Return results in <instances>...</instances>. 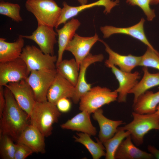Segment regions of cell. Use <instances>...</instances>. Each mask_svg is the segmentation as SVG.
Returning <instances> with one entry per match:
<instances>
[{"instance_id":"obj_1","label":"cell","mask_w":159,"mask_h":159,"mask_svg":"<svg viewBox=\"0 0 159 159\" xmlns=\"http://www.w3.org/2000/svg\"><path fill=\"white\" fill-rule=\"evenodd\" d=\"M5 104L0 117V134L6 135L17 141L20 134L29 124V115L19 106L12 93L4 88Z\"/></svg>"},{"instance_id":"obj_2","label":"cell","mask_w":159,"mask_h":159,"mask_svg":"<svg viewBox=\"0 0 159 159\" xmlns=\"http://www.w3.org/2000/svg\"><path fill=\"white\" fill-rule=\"evenodd\" d=\"M61 115L56 105L48 101L36 102L29 115L30 124L45 137L51 135L53 125Z\"/></svg>"},{"instance_id":"obj_3","label":"cell","mask_w":159,"mask_h":159,"mask_svg":"<svg viewBox=\"0 0 159 159\" xmlns=\"http://www.w3.org/2000/svg\"><path fill=\"white\" fill-rule=\"evenodd\" d=\"M132 120L117 129L129 131L133 142L137 146L143 142L145 135L152 130H159V114H141L132 112Z\"/></svg>"},{"instance_id":"obj_4","label":"cell","mask_w":159,"mask_h":159,"mask_svg":"<svg viewBox=\"0 0 159 159\" xmlns=\"http://www.w3.org/2000/svg\"><path fill=\"white\" fill-rule=\"evenodd\" d=\"M26 9L36 18L38 24L55 27L62 8L54 0H27Z\"/></svg>"},{"instance_id":"obj_5","label":"cell","mask_w":159,"mask_h":159,"mask_svg":"<svg viewBox=\"0 0 159 159\" xmlns=\"http://www.w3.org/2000/svg\"><path fill=\"white\" fill-rule=\"evenodd\" d=\"M118 94L106 87L97 86L91 89L80 98L79 109L90 114L102 106L116 101Z\"/></svg>"},{"instance_id":"obj_6","label":"cell","mask_w":159,"mask_h":159,"mask_svg":"<svg viewBox=\"0 0 159 159\" xmlns=\"http://www.w3.org/2000/svg\"><path fill=\"white\" fill-rule=\"evenodd\" d=\"M20 58L25 62L30 72L57 69V56L45 54L34 45H27L24 47Z\"/></svg>"},{"instance_id":"obj_7","label":"cell","mask_w":159,"mask_h":159,"mask_svg":"<svg viewBox=\"0 0 159 159\" xmlns=\"http://www.w3.org/2000/svg\"><path fill=\"white\" fill-rule=\"evenodd\" d=\"M57 74V69L30 72L26 81L32 88L37 102L47 101L48 90Z\"/></svg>"},{"instance_id":"obj_8","label":"cell","mask_w":159,"mask_h":159,"mask_svg":"<svg viewBox=\"0 0 159 159\" xmlns=\"http://www.w3.org/2000/svg\"><path fill=\"white\" fill-rule=\"evenodd\" d=\"M30 73L26 63L20 57L5 62H0V86L9 83L26 80Z\"/></svg>"},{"instance_id":"obj_9","label":"cell","mask_w":159,"mask_h":159,"mask_svg":"<svg viewBox=\"0 0 159 159\" xmlns=\"http://www.w3.org/2000/svg\"><path fill=\"white\" fill-rule=\"evenodd\" d=\"M5 87L10 90L19 106L29 116L37 101L26 80L9 83Z\"/></svg>"},{"instance_id":"obj_10","label":"cell","mask_w":159,"mask_h":159,"mask_svg":"<svg viewBox=\"0 0 159 159\" xmlns=\"http://www.w3.org/2000/svg\"><path fill=\"white\" fill-rule=\"evenodd\" d=\"M53 27L38 24L37 29L30 35H19L22 37L33 40L39 46L41 51L45 54L54 55V47L57 43V32Z\"/></svg>"},{"instance_id":"obj_11","label":"cell","mask_w":159,"mask_h":159,"mask_svg":"<svg viewBox=\"0 0 159 159\" xmlns=\"http://www.w3.org/2000/svg\"><path fill=\"white\" fill-rule=\"evenodd\" d=\"M119 0H99L90 4L74 6L69 5L65 1H64L62 3L63 7L55 27L57 29L60 25L65 24L69 19L76 16L80 12L95 6H103L105 8L104 13L106 14L109 13L113 7L119 5Z\"/></svg>"},{"instance_id":"obj_12","label":"cell","mask_w":159,"mask_h":159,"mask_svg":"<svg viewBox=\"0 0 159 159\" xmlns=\"http://www.w3.org/2000/svg\"><path fill=\"white\" fill-rule=\"evenodd\" d=\"M100 39L96 33L93 36L89 37H82L75 33L67 45L65 51L73 54L80 68L81 63L90 53L92 47Z\"/></svg>"},{"instance_id":"obj_13","label":"cell","mask_w":159,"mask_h":159,"mask_svg":"<svg viewBox=\"0 0 159 159\" xmlns=\"http://www.w3.org/2000/svg\"><path fill=\"white\" fill-rule=\"evenodd\" d=\"M108 67L111 68L119 82V87L115 90L118 94L117 101L119 103L125 102L129 92L138 82L140 74L138 71L133 73L124 72L113 65Z\"/></svg>"},{"instance_id":"obj_14","label":"cell","mask_w":159,"mask_h":159,"mask_svg":"<svg viewBox=\"0 0 159 159\" xmlns=\"http://www.w3.org/2000/svg\"><path fill=\"white\" fill-rule=\"evenodd\" d=\"M145 20L142 18L137 24L130 27H118L106 25L100 27V30L103 34V37L106 38L112 35L120 34L128 35L140 41L151 49L156 50L151 45L145 35L144 31Z\"/></svg>"},{"instance_id":"obj_15","label":"cell","mask_w":159,"mask_h":159,"mask_svg":"<svg viewBox=\"0 0 159 159\" xmlns=\"http://www.w3.org/2000/svg\"><path fill=\"white\" fill-rule=\"evenodd\" d=\"M104 59L102 54L93 55L90 53L81 63L74 95L72 99L75 104L79 102L81 97L91 88V85L88 83L86 80V72L87 68L93 63L102 62Z\"/></svg>"},{"instance_id":"obj_16","label":"cell","mask_w":159,"mask_h":159,"mask_svg":"<svg viewBox=\"0 0 159 159\" xmlns=\"http://www.w3.org/2000/svg\"><path fill=\"white\" fill-rule=\"evenodd\" d=\"M100 41L104 45L105 51L109 55L108 59L105 62L107 67L110 65L117 66L123 71L131 72L135 67L139 66L141 56H137L131 54L127 55L119 54L113 51L103 40L100 39Z\"/></svg>"},{"instance_id":"obj_17","label":"cell","mask_w":159,"mask_h":159,"mask_svg":"<svg viewBox=\"0 0 159 159\" xmlns=\"http://www.w3.org/2000/svg\"><path fill=\"white\" fill-rule=\"evenodd\" d=\"M75 87L57 72L47 94V100L56 105L63 98H71L74 96Z\"/></svg>"},{"instance_id":"obj_18","label":"cell","mask_w":159,"mask_h":159,"mask_svg":"<svg viewBox=\"0 0 159 159\" xmlns=\"http://www.w3.org/2000/svg\"><path fill=\"white\" fill-rule=\"evenodd\" d=\"M45 137L37 128L30 124L22 132L16 142L25 145L34 153H44L46 151Z\"/></svg>"},{"instance_id":"obj_19","label":"cell","mask_w":159,"mask_h":159,"mask_svg":"<svg viewBox=\"0 0 159 159\" xmlns=\"http://www.w3.org/2000/svg\"><path fill=\"white\" fill-rule=\"evenodd\" d=\"M90 115L85 111L75 115L71 119L60 125L63 129L76 131L95 136L97 133L96 128L92 123Z\"/></svg>"},{"instance_id":"obj_20","label":"cell","mask_w":159,"mask_h":159,"mask_svg":"<svg viewBox=\"0 0 159 159\" xmlns=\"http://www.w3.org/2000/svg\"><path fill=\"white\" fill-rule=\"evenodd\" d=\"M80 24L81 23L78 19L72 18L71 20L64 24L61 28L56 29L58 37V50L56 67L63 60V54L65 49L68 43L73 38L76 33L75 32Z\"/></svg>"},{"instance_id":"obj_21","label":"cell","mask_w":159,"mask_h":159,"mask_svg":"<svg viewBox=\"0 0 159 159\" xmlns=\"http://www.w3.org/2000/svg\"><path fill=\"white\" fill-rule=\"evenodd\" d=\"M102 109L100 108L95 111L92 115L93 119L99 125L98 139L102 143L113 137L117 132L118 127L124 123L121 120L108 119L104 115Z\"/></svg>"},{"instance_id":"obj_22","label":"cell","mask_w":159,"mask_h":159,"mask_svg":"<svg viewBox=\"0 0 159 159\" xmlns=\"http://www.w3.org/2000/svg\"><path fill=\"white\" fill-rule=\"evenodd\" d=\"M114 158L115 159H150L154 157L150 153L137 148L133 143L130 135L120 144Z\"/></svg>"},{"instance_id":"obj_23","label":"cell","mask_w":159,"mask_h":159,"mask_svg":"<svg viewBox=\"0 0 159 159\" xmlns=\"http://www.w3.org/2000/svg\"><path fill=\"white\" fill-rule=\"evenodd\" d=\"M0 38V62L11 61L20 58L24 45V38L19 35L14 42L6 41Z\"/></svg>"},{"instance_id":"obj_24","label":"cell","mask_w":159,"mask_h":159,"mask_svg":"<svg viewBox=\"0 0 159 159\" xmlns=\"http://www.w3.org/2000/svg\"><path fill=\"white\" fill-rule=\"evenodd\" d=\"M159 104V91L154 93L148 90L141 95L133 105L134 112L141 114L153 113Z\"/></svg>"},{"instance_id":"obj_25","label":"cell","mask_w":159,"mask_h":159,"mask_svg":"<svg viewBox=\"0 0 159 159\" xmlns=\"http://www.w3.org/2000/svg\"><path fill=\"white\" fill-rule=\"evenodd\" d=\"M143 75L141 80L129 92L134 96L133 104L138 97L148 90L159 85V72L150 73L148 67H143Z\"/></svg>"},{"instance_id":"obj_26","label":"cell","mask_w":159,"mask_h":159,"mask_svg":"<svg viewBox=\"0 0 159 159\" xmlns=\"http://www.w3.org/2000/svg\"><path fill=\"white\" fill-rule=\"evenodd\" d=\"M77 136L73 138L75 142L82 144L87 149L93 159H99L105 156V147L102 143L98 139L97 142L93 141L87 134L82 132L76 133Z\"/></svg>"},{"instance_id":"obj_27","label":"cell","mask_w":159,"mask_h":159,"mask_svg":"<svg viewBox=\"0 0 159 159\" xmlns=\"http://www.w3.org/2000/svg\"><path fill=\"white\" fill-rule=\"evenodd\" d=\"M56 69L58 73L75 87L80 68L74 59L62 60L56 67Z\"/></svg>"},{"instance_id":"obj_28","label":"cell","mask_w":159,"mask_h":159,"mask_svg":"<svg viewBox=\"0 0 159 159\" xmlns=\"http://www.w3.org/2000/svg\"><path fill=\"white\" fill-rule=\"evenodd\" d=\"M130 134V132L117 129L114 135L102 143L106 150V159H115V153L122 141Z\"/></svg>"},{"instance_id":"obj_29","label":"cell","mask_w":159,"mask_h":159,"mask_svg":"<svg viewBox=\"0 0 159 159\" xmlns=\"http://www.w3.org/2000/svg\"><path fill=\"white\" fill-rule=\"evenodd\" d=\"M9 136L0 134V155L3 159H14L16 143Z\"/></svg>"},{"instance_id":"obj_30","label":"cell","mask_w":159,"mask_h":159,"mask_svg":"<svg viewBox=\"0 0 159 159\" xmlns=\"http://www.w3.org/2000/svg\"><path fill=\"white\" fill-rule=\"evenodd\" d=\"M20 6L17 4H14L3 0L0 2V14L7 16L17 22L23 21L20 15Z\"/></svg>"},{"instance_id":"obj_31","label":"cell","mask_w":159,"mask_h":159,"mask_svg":"<svg viewBox=\"0 0 159 159\" xmlns=\"http://www.w3.org/2000/svg\"><path fill=\"white\" fill-rule=\"evenodd\" d=\"M139 66L152 68L159 70V53L147 47L145 52L141 56Z\"/></svg>"},{"instance_id":"obj_32","label":"cell","mask_w":159,"mask_h":159,"mask_svg":"<svg viewBox=\"0 0 159 159\" xmlns=\"http://www.w3.org/2000/svg\"><path fill=\"white\" fill-rule=\"evenodd\" d=\"M126 3L132 6L140 8L146 16L149 21H151L155 16V11L150 7V0H127Z\"/></svg>"},{"instance_id":"obj_33","label":"cell","mask_w":159,"mask_h":159,"mask_svg":"<svg viewBox=\"0 0 159 159\" xmlns=\"http://www.w3.org/2000/svg\"><path fill=\"white\" fill-rule=\"evenodd\" d=\"M33 153V151L25 145L16 142L14 159H25Z\"/></svg>"},{"instance_id":"obj_34","label":"cell","mask_w":159,"mask_h":159,"mask_svg":"<svg viewBox=\"0 0 159 159\" xmlns=\"http://www.w3.org/2000/svg\"><path fill=\"white\" fill-rule=\"evenodd\" d=\"M56 106L60 112L66 113L70 110L71 104L68 98H63L57 102Z\"/></svg>"},{"instance_id":"obj_35","label":"cell","mask_w":159,"mask_h":159,"mask_svg":"<svg viewBox=\"0 0 159 159\" xmlns=\"http://www.w3.org/2000/svg\"><path fill=\"white\" fill-rule=\"evenodd\" d=\"M4 87L2 86H0V117L3 111L5 104Z\"/></svg>"},{"instance_id":"obj_36","label":"cell","mask_w":159,"mask_h":159,"mask_svg":"<svg viewBox=\"0 0 159 159\" xmlns=\"http://www.w3.org/2000/svg\"><path fill=\"white\" fill-rule=\"evenodd\" d=\"M148 151L157 159H159V150L154 146L149 145L148 146Z\"/></svg>"},{"instance_id":"obj_37","label":"cell","mask_w":159,"mask_h":159,"mask_svg":"<svg viewBox=\"0 0 159 159\" xmlns=\"http://www.w3.org/2000/svg\"><path fill=\"white\" fill-rule=\"evenodd\" d=\"M80 4V5L85 4L87 3V0H77Z\"/></svg>"},{"instance_id":"obj_38","label":"cell","mask_w":159,"mask_h":159,"mask_svg":"<svg viewBox=\"0 0 159 159\" xmlns=\"http://www.w3.org/2000/svg\"><path fill=\"white\" fill-rule=\"evenodd\" d=\"M159 3V0H150V4H157Z\"/></svg>"},{"instance_id":"obj_39","label":"cell","mask_w":159,"mask_h":159,"mask_svg":"<svg viewBox=\"0 0 159 159\" xmlns=\"http://www.w3.org/2000/svg\"><path fill=\"white\" fill-rule=\"evenodd\" d=\"M155 113L159 114V104L158 105L156 108V111Z\"/></svg>"},{"instance_id":"obj_40","label":"cell","mask_w":159,"mask_h":159,"mask_svg":"<svg viewBox=\"0 0 159 159\" xmlns=\"http://www.w3.org/2000/svg\"><path fill=\"white\" fill-rule=\"evenodd\" d=\"M0 0L1 1L4 0Z\"/></svg>"}]
</instances>
